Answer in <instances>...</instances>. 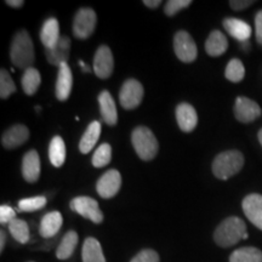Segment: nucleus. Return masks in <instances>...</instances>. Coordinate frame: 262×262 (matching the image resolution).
Instances as JSON below:
<instances>
[{"label":"nucleus","mask_w":262,"mask_h":262,"mask_svg":"<svg viewBox=\"0 0 262 262\" xmlns=\"http://www.w3.org/2000/svg\"><path fill=\"white\" fill-rule=\"evenodd\" d=\"M247 225L242 219L231 216L225 219L214 232L215 243L221 248L233 247L242 239H248Z\"/></svg>","instance_id":"obj_1"},{"label":"nucleus","mask_w":262,"mask_h":262,"mask_svg":"<svg viewBox=\"0 0 262 262\" xmlns=\"http://www.w3.org/2000/svg\"><path fill=\"white\" fill-rule=\"evenodd\" d=\"M10 58L12 64L19 70H28L33 67L35 60L34 44L27 31L22 29L15 34L10 49Z\"/></svg>","instance_id":"obj_2"},{"label":"nucleus","mask_w":262,"mask_h":262,"mask_svg":"<svg viewBox=\"0 0 262 262\" xmlns=\"http://www.w3.org/2000/svg\"><path fill=\"white\" fill-rule=\"evenodd\" d=\"M244 156L237 149L225 150L215 157L211 169L215 178L226 181L243 169Z\"/></svg>","instance_id":"obj_3"},{"label":"nucleus","mask_w":262,"mask_h":262,"mask_svg":"<svg viewBox=\"0 0 262 262\" xmlns=\"http://www.w3.org/2000/svg\"><path fill=\"white\" fill-rule=\"evenodd\" d=\"M131 142L135 148L137 156L142 160H152L156 158L159 150V143L155 134L146 126H137L133 131Z\"/></svg>","instance_id":"obj_4"},{"label":"nucleus","mask_w":262,"mask_h":262,"mask_svg":"<svg viewBox=\"0 0 262 262\" xmlns=\"http://www.w3.org/2000/svg\"><path fill=\"white\" fill-rule=\"evenodd\" d=\"M96 12L90 8H81L77 11L73 19V34L78 39H88L96 28Z\"/></svg>","instance_id":"obj_5"},{"label":"nucleus","mask_w":262,"mask_h":262,"mask_svg":"<svg viewBox=\"0 0 262 262\" xmlns=\"http://www.w3.org/2000/svg\"><path fill=\"white\" fill-rule=\"evenodd\" d=\"M71 209L94 224H102L103 212L98 203L90 196H77L71 201Z\"/></svg>","instance_id":"obj_6"},{"label":"nucleus","mask_w":262,"mask_h":262,"mask_svg":"<svg viewBox=\"0 0 262 262\" xmlns=\"http://www.w3.org/2000/svg\"><path fill=\"white\" fill-rule=\"evenodd\" d=\"M173 50L176 57L185 63H191L198 56V49L188 32L180 31L173 37Z\"/></svg>","instance_id":"obj_7"},{"label":"nucleus","mask_w":262,"mask_h":262,"mask_svg":"<svg viewBox=\"0 0 262 262\" xmlns=\"http://www.w3.org/2000/svg\"><path fill=\"white\" fill-rule=\"evenodd\" d=\"M143 86L139 80L127 79L123 84L119 93V101L123 108L127 111L135 110L142 102L143 98Z\"/></svg>","instance_id":"obj_8"},{"label":"nucleus","mask_w":262,"mask_h":262,"mask_svg":"<svg viewBox=\"0 0 262 262\" xmlns=\"http://www.w3.org/2000/svg\"><path fill=\"white\" fill-rule=\"evenodd\" d=\"M120 187H122V175L116 169H111L104 172L96 183L98 195L104 199L113 198L119 192Z\"/></svg>","instance_id":"obj_9"},{"label":"nucleus","mask_w":262,"mask_h":262,"mask_svg":"<svg viewBox=\"0 0 262 262\" xmlns=\"http://www.w3.org/2000/svg\"><path fill=\"white\" fill-rule=\"evenodd\" d=\"M261 107L250 98L239 96L234 103V117L241 123H253L261 117Z\"/></svg>","instance_id":"obj_10"},{"label":"nucleus","mask_w":262,"mask_h":262,"mask_svg":"<svg viewBox=\"0 0 262 262\" xmlns=\"http://www.w3.org/2000/svg\"><path fill=\"white\" fill-rule=\"evenodd\" d=\"M114 58L107 45H101L94 57V72L100 79H107L113 73Z\"/></svg>","instance_id":"obj_11"},{"label":"nucleus","mask_w":262,"mask_h":262,"mask_svg":"<svg viewBox=\"0 0 262 262\" xmlns=\"http://www.w3.org/2000/svg\"><path fill=\"white\" fill-rule=\"evenodd\" d=\"M242 208L248 220L262 231V195L257 193L247 195L242 203Z\"/></svg>","instance_id":"obj_12"},{"label":"nucleus","mask_w":262,"mask_h":262,"mask_svg":"<svg viewBox=\"0 0 262 262\" xmlns=\"http://www.w3.org/2000/svg\"><path fill=\"white\" fill-rule=\"evenodd\" d=\"M29 137V130L26 125L22 124H16V125L9 127L8 130L3 134L2 145L6 149H14L22 146L27 142Z\"/></svg>","instance_id":"obj_13"},{"label":"nucleus","mask_w":262,"mask_h":262,"mask_svg":"<svg viewBox=\"0 0 262 262\" xmlns=\"http://www.w3.org/2000/svg\"><path fill=\"white\" fill-rule=\"evenodd\" d=\"M47 60L50 64L60 67L61 64L67 63L71 55V39L66 35H62L56 47L45 50Z\"/></svg>","instance_id":"obj_14"},{"label":"nucleus","mask_w":262,"mask_h":262,"mask_svg":"<svg viewBox=\"0 0 262 262\" xmlns=\"http://www.w3.org/2000/svg\"><path fill=\"white\" fill-rule=\"evenodd\" d=\"M176 120L183 133H192L198 124V114L192 104L183 102L176 107Z\"/></svg>","instance_id":"obj_15"},{"label":"nucleus","mask_w":262,"mask_h":262,"mask_svg":"<svg viewBox=\"0 0 262 262\" xmlns=\"http://www.w3.org/2000/svg\"><path fill=\"white\" fill-rule=\"evenodd\" d=\"M22 176L29 183H35L40 178V158L35 149L28 150L24 156Z\"/></svg>","instance_id":"obj_16"},{"label":"nucleus","mask_w":262,"mask_h":262,"mask_svg":"<svg viewBox=\"0 0 262 262\" xmlns=\"http://www.w3.org/2000/svg\"><path fill=\"white\" fill-rule=\"evenodd\" d=\"M72 88H73V75L68 63H63L58 67L57 80H56V97L58 101L68 100L72 93Z\"/></svg>","instance_id":"obj_17"},{"label":"nucleus","mask_w":262,"mask_h":262,"mask_svg":"<svg viewBox=\"0 0 262 262\" xmlns=\"http://www.w3.org/2000/svg\"><path fill=\"white\" fill-rule=\"evenodd\" d=\"M224 28L226 32L228 33L231 37L237 39L241 42L249 41V38L251 37V27L250 25H248L247 22L242 21L239 18L234 17H227L222 22Z\"/></svg>","instance_id":"obj_18"},{"label":"nucleus","mask_w":262,"mask_h":262,"mask_svg":"<svg viewBox=\"0 0 262 262\" xmlns=\"http://www.w3.org/2000/svg\"><path fill=\"white\" fill-rule=\"evenodd\" d=\"M98 103H100V111L103 122L110 126L116 125L118 122V113L112 95L107 90H103L98 95Z\"/></svg>","instance_id":"obj_19"},{"label":"nucleus","mask_w":262,"mask_h":262,"mask_svg":"<svg viewBox=\"0 0 262 262\" xmlns=\"http://www.w3.org/2000/svg\"><path fill=\"white\" fill-rule=\"evenodd\" d=\"M62 35L60 34V26L58 21L55 17L48 18L42 25L40 31V40L44 45L45 50L56 47Z\"/></svg>","instance_id":"obj_20"},{"label":"nucleus","mask_w":262,"mask_h":262,"mask_svg":"<svg viewBox=\"0 0 262 262\" xmlns=\"http://www.w3.org/2000/svg\"><path fill=\"white\" fill-rule=\"evenodd\" d=\"M63 219H62L61 212L50 211L47 215L42 216L40 221V227H39V233L42 238H52L55 237L62 227Z\"/></svg>","instance_id":"obj_21"},{"label":"nucleus","mask_w":262,"mask_h":262,"mask_svg":"<svg viewBox=\"0 0 262 262\" xmlns=\"http://www.w3.org/2000/svg\"><path fill=\"white\" fill-rule=\"evenodd\" d=\"M228 49V40L220 31H212L205 41V51L209 56L219 57Z\"/></svg>","instance_id":"obj_22"},{"label":"nucleus","mask_w":262,"mask_h":262,"mask_svg":"<svg viewBox=\"0 0 262 262\" xmlns=\"http://www.w3.org/2000/svg\"><path fill=\"white\" fill-rule=\"evenodd\" d=\"M81 257L83 262H106L100 242L93 237L85 239L81 249Z\"/></svg>","instance_id":"obj_23"},{"label":"nucleus","mask_w":262,"mask_h":262,"mask_svg":"<svg viewBox=\"0 0 262 262\" xmlns=\"http://www.w3.org/2000/svg\"><path fill=\"white\" fill-rule=\"evenodd\" d=\"M101 135V124L100 122H95L90 123L89 126L86 127L85 130L84 135L81 136L80 142H79V150L83 155H88L90 150H93V148L96 145V142L98 141V137Z\"/></svg>","instance_id":"obj_24"},{"label":"nucleus","mask_w":262,"mask_h":262,"mask_svg":"<svg viewBox=\"0 0 262 262\" xmlns=\"http://www.w3.org/2000/svg\"><path fill=\"white\" fill-rule=\"evenodd\" d=\"M78 234L74 231H68L61 239L56 250V256L58 260H67L73 255L75 248L78 245Z\"/></svg>","instance_id":"obj_25"},{"label":"nucleus","mask_w":262,"mask_h":262,"mask_svg":"<svg viewBox=\"0 0 262 262\" xmlns=\"http://www.w3.org/2000/svg\"><path fill=\"white\" fill-rule=\"evenodd\" d=\"M49 158L55 168H61L66 160V145L61 136H55L49 146Z\"/></svg>","instance_id":"obj_26"},{"label":"nucleus","mask_w":262,"mask_h":262,"mask_svg":"<svg viewBox=\"0 0 262 262\" xmlns=\"http://www.w3.org/2000/svg\"><path fill=\"white\" fill-rule=\"evenodd\" d=\"M22 89L28 96H33L35 93H37L39 86H40L41 83V77L40 73H39L38 70H35L34 67L28 68V70L25 71L24 75H22Z\"/></svg>","instance_id":"obj_27"},{"label":"nucleus","mask_w":262,"mask_h":262,"mask_svg":"<svg viewBox=\"0 0 262 262\" xmlns=\"http://www.w3.org/2000/svg\"><path fill=\"white\" fill-rule=\"evenodd\" d=\"M229 262H262V251L254 247L237 249L229 256Z\"/></svg>","instance_id":"obj_28"},{"label":"nucleus","mask_w":262,"mask_h":262,"mask_svg":"<svg viewBox=\"0 0 262 262\" xmlns=\"http://www.w3.org/2000/svg\"><path fill=\"white\" fill-rule=\"evenodd\" d=\"M9 231L12 237H14L18 243L21 244L28 243L29 227H28V224L25 220L16 219V220L12 221L11 224H9Z\"/></svg>","instance_id":"obj_29"},{"label":"nucleus","mask_w":262,"mask_h":262,"mask_svg":"<svg viewBox=\"0 0 262 262\" xmlns=\"http://www.w3.org/2000/svg\"><path fill=\"white\" fill-rule=\"evenodd\" d=\"M225 75L229 81H232V83H239V81L244 79V64L242 63V61L238 60V58H232V60L227 63V66H226Z\"/></svg>","instance_id":"obj_30"},{"label":"nucleus","mask_w":262,"mask_h":262,"mask_svg":"<svg viewBox=\"0 0 262 262\" xmlns=\"http://www.w3.org/2000/svg\"><path fill=\"white\" fill-rule=\"evenodd\" d=\"M111 160H112V147L110 143H102L95 150L91 163L95 168H103L111 163Z\"/></svg>","instance_id":"obj_31"},{"label":"nucleus","mask_w":262,"mask_h":262,"mask_svg":"<svg viewBox=\"0 0 262 262\" xmlns=\"http://www.w3.org/2000/svg\"><path fill=\"white\" fill-rule=\"evenodd\" d=\"M17 205L21 211L33 212V211L40 210V209H42L45 205H47V198L41 195L32 196V198H25V199H21Z\"/></svg>","instance_id":"obj_32"},{"label":"nucleus","mask_w":262,"mask_h":262,"mask_svg":"<svg viewBox=\"0 0 262 262\" xmlns=\"http://www.w3.org/2000/svg\"><path fill=\"white\" fill-rule=\"evenodd\" d=\"M14 93H16V85L14 80L10 77L8 71L2 70L0 71V97L5 100Z\"/></svg>","instance_id":"obj_33"},{"label":"nucleus","mask_w":262,"mask_h":262,"mask_svg":"<svg viewBox=\"0 0 262 262\" xmlns=\"http://www.w3.org/2000/svg\"><path fill=\"white\" fill-rule=\"evenodd\" d=\"M192 4L191 0H169L164 6V12L169 17H172L178 14L179 11H181L182 9L188 8Z\"/></svg>","instance_id":"obj_34"},{"label":"nucleus","mask_w":262,"mask_h":262,"mask_svg":"<svg viewBox=\"0 0 262 262\" xmlns=\"http://www.w3.org/2000/svg\"><path fill=\"white\" fill-rule=\"evenodd\" d=\"M159 255L157 251L152 250V249H145L141 250L135 257L131 260V262H159Z\"/></svg>","instance_id":"obj_35"},{"label":"nucleus","mask_w":262,"mask_h":262,"mask_svg":"<svg viewBox=\"0 0 262 262\" xmlns=\"http://www.w3.org/2000/svg\"><path fill=\"white\" fill-rule=\"evenodd\" d=\"M14 220H16V212L14 209L9 205L0 206V222L3 225H9Z\"/></svg>","instance_id":"obj_36"},{"label":"nucleus","mask_w":262,"mask_h":262,"mask_svg":"<svg viewBox=\"0 0 262 262\" xmlns=\"http://www.w3.org/2000/svg\"><path fill=\"white\" fill-rule=\"evenodd\" d=\"M254 4L255 2H253V0H231V2H229V6H231V9L234 10V11H242V10L248 9L249 6Z\"/></svg>","instance_id":"obj_37"},{"label":"nucleus","mask_w":262,"mask_h":262,"mask_svg":"<svg viewBox=\"0 0 262 262\" xmlns=\"http://www.w3.org/2000/svg\"><path fill=\"white\" fill-rule=\"evenodd\" d=\"M255 31H256V40L262 47V10L255 16Z\"/></svg>","instance_id":"obj_38"},{"label":"nucleus","mask_w":262,"mask_h":262,"mask_svg":"<svg viewBox=\"0 0 262 262\" xmlns=\"http://www.w3.org/2000/svg\"><path fill=\"white\" fill-rule=\"evenodd\" d=\"M143 4L149 9H157L160 5V0H143Z\"/></svg>","instance_id":"obj_39"},{"label":"nucleus","mask_w":262,"mask_h":262,"mask_svg":"<svg viewBox=\"0 0 262 262\" xmlns=\"http://www.w3.org/2000/svg\"><path fill=\"white\" fill-rule=\"evenodd\" d=\"M6 5L11 8H21L24 5V0H6Z\"/></svg>","instance_id":"obj_40"},{"label":"nucleus","mask_w":262,"mask_h":262,"mask_svg":"<svg viewBox=\"0 0 262 262\" xmlns=\"http://www.w3.org/2000/svg\"><path fill=\"white\" fill-rule=\"evenodd\" d=\"M5 243H6V234L4 231H2L0 232V251L4 250Z\"/></svg>","instance_id":"obj_41"},{"label":"nucleus","mask_w":262,"mask_h":262,"mask_svg":"<svg viewBox=\"0 0 262 262\" xmlns=\"http://www.w3.org/2000/svg\"><path fill=\"white\" fill-rule=\"evenodd\" d=\"M79 66H80V67H81V68H83V70H84V72H85V73H89V72H90V68H89V67H88V66H86V64H85V62H83V61H79Z\"/></svg>","instance_id":"obj_42"},{"label":"nucleus","mask_w":262,"mask_h":262,"mask_svg":"<svg viewBox=\"0 0 262 262\" xmlns=\"http://www.w3.org/2000/svg\"><path fill=\"white\" fill-rule=\"evenodd\" d=\"M242 44H243V49H244V50L248 51V48H250V45H249V44H250V42H249V41H244V42H242Z\"/></svg>","instance_id":"obj_43"},{"label":"nucleus","mask_w":262,"mask_h":262,"mask_svg":"<svg viewBox=\"0 0 262 262\" xmlns=\"http://www.w3.org/2000/svg\"><path fill=\"white\" fill-rule=\"evenodd\" d=\"M257 137H258V141H260V145L262 146V129L258 131V134H257Z\"/></svg>","instance_id":"obj_44"}]
</instances>
